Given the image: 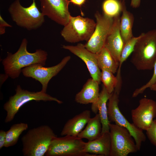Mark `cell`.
<instances>
[{"label":"cell","mask_w":156,"mask_h":156,"mask_svg":"<svg viewBox=\"0 0 156 156\" xmlns=\"http://www.w3.org/2000/svg\"><path fill=\"white\" fill-rule=\"evenodd\" d=\"M141 0H131L130 6L133 8H138L140 4Z\"/></svg>","instance_id":"obj_32"},{"label":"cell","mask_w":156,"mask_h":156,"mask_svg":"<svg viewBox=\"0 0 156 156\" xmlns=\"http://www.w3.org/2000/svg\"><path fill=\"white\" fill-rule=\"evenodd\" d=\"M12 27V26L7 23L0 15V34H3L5 32V27Z\"/></svg>","instance_id":"obj_29"},{"label":"cell","mask_w":156,"mask_h":156,"mask_svg":"<svg viewBox=\"0 0 156 156\" xmlns=\"http://www.w3.org/2000/svg\"><path fill=\"white\" fill-rule=\"evenodd\" d=\"M85 142L77 136L66 135L54 138L45 155L46 156H96L84 152Z\"/></svg>","instance_id":"obj_7"},{"label":"cell","mask_w":156,"mask_h":156,"mask_svg":"<svg viewBox=\"0 0 156 156\" xmlns=\"http://www.w3.org/2000/svg\"><path fill=\"white\" fill-rule=\"evenodd\" d=\"M142 34V33L137 37L133 36L124 44L120 57L119 66L117 72V74H121V68L122 63L132 53L136 42Z\"/></svg>","instance_id":"obj_24"},{"label":"cell","mask_w":156,"mask_h":156,"mask_svg":"<svg viewBox=\"0 0 156 156\" xmlns=\"http://www.w3.org/2000/svg\"><path fill=\"white\" fill-rule=\"evenodd\" d=\"M146 131L149 140L152 144L156 146V119L153 120L150 126Z\"/></svg>","instance_id":"obj_28"},{"label":"cell","mask_w":156,"mask_h":156,"mask_svg":"<svg viewBox=\"0 0 156 156\" xmlns=\"http://www.w3.org/2000/svg\"><path fill=\"white\" fill-rule=\"evenodd\" d=\"M99 84L92 78L88 79L81 90L76 95L75 101L82 104L95 103L99 95Z\"/></svg>","instance_id":"obj_17"},{"label":"cell","mask_w":156,"mask_h":156,"mask_svg":"<svg viewBox=\"0 0 156 156\" xmlns=\"http://www.w3.org/2000/svg\"><path fill=\"white\" fill-rule=\"evenodd\" d=\"M112 94H109L103 86L97 102L92 104L91 106V109L94 113L96 114L99 111L102 127L101 133L109 131V124L110 122L108 116L107 103Z\"/></svg>","instance_id":"obj_19"},{"label":"cell","mask_w":156,"mask_h":156,"mask_svg":"<svg viewBox=\"0 0 156 156\" xmlns=\"http://www.w3.org/2000/svg\"><path fill=\"white\" fill-rule=\"evenodd\" d=\"M131 116L133 123L146 131L156 117V102L146 98L140 99L138 107L131 111Z\"/></svg>","instance_id":"obj_13"},{"label":"cell","mask_w":156,"mask_h":156,"mask_svg":"<svg viewBox=\"0 0 156 156\" xmlns=\"http://www.w3.org/2000/svg\"><path fill=\"white\" fill-rule=\"evenodd\" d=\"M119 95L114 91L108 100L107 107L109 120L110 122H114L115 124L126 128L133 137L139 151L142 143L146 140V137L142 130L129 122L120 112L118 105Z\"/></svg>","instance_id":"obj_9"},{"label":"cell","mask_w":156,"mask_h":156,"mask_svg":"<svg viewBox=\"0 0 156 156\" xmlns=\"http://www.w3.org/2000/svg\"><path fill=\"white\" fill-rule=\"evenodd\" d=\"M100 80L107 92L111 94L118 83V79L116 77H115L111 71L103 69L101 70Z\"/></svg>","instance_id":"obj_25"},{"label":"cell","mask_w":156,"mask_h":156,"mask_svg":"<svg viewBox=\"0 0 156 156\" xmlns=\"http://www.w3.org/2000/svg\"><path fill=\"white\" fill-rule=\"evenodd\" d=\"M103 13L113 18L120 14L121 12V5L118 0H105L102 4Z\"/></svg>","instance_id":"obj_26"},{"label":"cell","mask_w":156,"mask_h":156,"mask_svg":"<svg viewBox=\"0 0 156 156\" xmlns=\"http://www.w3.org/2000/svg\"><path fill=\"white\" fill-rule=\"evenodd\" d=\"M120 14L113 17L112 26L104 46L119 63L124 44L120 30Z\"/></svg>","instance_id":"obj_15"},{"label":"cell","mask_w":156,"mask_h":156,"mask_svg":"<svg viewBox=\"0 0 156 156\" xmlns=\"http://www.w3.org/2000/svg\"><path fill=\"white\" fill-rule=\"evenodd\" d=\"M110 149L111 138L109 131L101 133L97 138L85 142L84 152L99 156H109Z\"/></svg>","instance_id":"obj_16"},{"label":"cell","mask_w":156,"mask_h":156,"mask_svg":"<svg viewBox=\"0 0 156 156\" xmlns=\"http://www.w3.org/2000/svg\"><path fill=\"white\" fill-rule=\"evenodd\" d=\"M102 129L100 116L99 113L96 114L94 117L90 119L84 129L77 136L82 139H86L88 141H92L100 136Z\"/></svg>","instance_id":"obj_21"},{"label":"cell","mask_w":156,"mask_h":156,"mask_svg":"<svg viewBox=\"0 0 156 156\" xmlns=\"http://www.w3.org/2000/svg\"><path fill=\"white\" fill-rule=\"evenodd\" d=\"M8 10L12 20L18 26L28 30L38 29L44 22L45 16L38 10L35 0L27 7L21 5L20 0H15Z\"/></svg>","instance_id":"obj_4"},{"label":"cell","mask_w":156,"mask_h":156,"mask_svg":"<svg viewBox=\"0 0 156 156\" xmlns=\"http://www.w3.org/2000/svg\"><path fill=\"white\" fill-rule=\"evenodd\" d=\"M28 128V125L26 123L21 122L12 125L6 131V140L4 147L7 148L15 145L23 132Z\"/></svg>","instance_id":"obj_23"},{"label":"cell","mask_w":156,"mask_h":156,"mask_svg":"<svg viewBox=\"0 0 156 156\" xmlns=\"http://www.w3.org/2000/svg\"><path fill=\"white\" fill-rule=\"evenodd\" d=\"M70 58V56H66L59 64L50 67H44L39 64H34L23 68L22 72L24 76L31 77L39 81L42 85L41 91L46 93L49 81L63 68Z\"/></svg>","instance_id":"obj_11"},{"label":"cell","mask_w":156,"mask_h":156,"mask_svg":"<svg viewBox=\"0 0 156 156\" xmlns=\"http://www.w3.org/2000/svg\"><path fill=\"white\" fill-rule=\"evenodd\" d=\"M153 73L152 76L150 80L145 85L141 87L136 89L133 92L132 97H135L139 94L142 93L147 88H150L156 82V61L154 64L153 68Z\"/></svg>","instance_id":"obj_27"},{"label":"cell","mask_w":156,"mask_h":156,"mask_svg":"<svg viewBox=\"0 0 156 156\" xmlns=\"http://www.w3.org/2000/svg\"><path fill=\"white\" fill-rule=\"evenodd\" d=\"M96 25L94 31L89 40L84 44L91 52L96 53L104 47L107 38L112 26L113 18L97 11L94 14Z\"/></svg>","instance_id":"obj_10"},{"label":"cell","mask_w":156,"mask_h":156,"mask_svg":"<svg viewBox=\"0 0 156 156\" xmlns=\"http://www.w3.org/2000/svg\"><path fill=\"white\" fill-rule=\"evenodd\" d=\"M122 15L120 17V30L124 44L134 36L132 29L134 21L133 14L127 9L125 0H120Z\"/></svg>","instance_id":"obj_20"},{"label":"cell","mask_w":156,"mask_h":156,"mask_svg":"<svg viewBox=\"0 0 156 156\" xmlns=\"http://www.w3.org/2000/svg\"><path fill=\"white\" fill-rule=\"evenodd\" d=\"M15 91V94L10 96L8 101L3 105V108L7 112L5 120V123L12 121L21 107L32 101H54L59 104L63 103L62 101L41 90L37 92H30L22 89L19 85L17 86Z\"/></svg>","instance_id":"obj_5"},{"label":"cell","mask_w":156,"mask_h":156,"mask_svg":"<svg viewBox=\"0 0 156 156\" xmlns=\"http://www.w3.org/2000/svg\"><path fill=\"white\" fill-rule=\"evenodd\" d=\"M90 113V110H84L68 120L62 129L61 135L77 136L91 118Z\"/></svg>","instance_id":"obj_18"},{"label":"cell","mask_w":156,"mask_h":156,"mask_svg":"<svg viewBox=\"0 0 156 156\" xmlns=\"http://www.w3.org/2000/svg\"><path fill=\"white\" fill-rule=\"evenodd\" d=\"M57 136L49 126L43 125L29 130L22 137L24 156H44L53 139Z\"/></svg>","instance_id":"obj_2"},{"label":"cell","mask_w":156,"mask_h":156,"mask_svg":"<svg viewBox=\"0 0 156 156\" xmlns=\"http://www.w3.org/2000/svg\"><path fill=\"white\" fill-rule=\"evenodd\" d=\"M111 138L109 156H127L138 151L135 140L125 128L110 122Z\"/></svg>","instance_id":"obj_8"},{"label":"cell","mask_w":156,"mask_h":156,"mask_svg":"<svg viewBox=\"0 0 156 156\" xmlns=\"http://www.w3.org/2000/svg\"><path fill=\"white\" fill-rule=\"evenodd\" d=\"M96 23L92 19L80 16L70 17L68 23L61 31L64 40L70 43L88 41L95 29Z\"/></svg>","instance_id":"obj_6"},{"label":"cell","mask_w":156,"mask_h":156,"mask_svg":"<svg viewBox=\"0 0 156 156\" xmlns=\"http://www.w3.org/2000/svg\"><path fill=\"white\" fill-rule=\"evenodd\" d=\"M150 88L151 90L156 91V82Z\"/></svg>","instance_id":"obj_33"},{"label":"cell","mask_w":156,"mask_h":156,"mask_svg":"<svg viewBox=\"0 0 156 156\" xmlns=\"http://www.w3.org/2000/svg\"><path fill=\"white\" fill-rule=\"evenodd\" d=\"M62 48L81 59L86 65L91 78L100 83L101 71L98 65L96 53L88 50L81 43L75 46L64 45Z\"/></svg>","instance_id":"obj_14"},{"label":"cell","mask_w":156,"mask_h":156,"mask_svg":"<svg viewBox=\"0 0 156 156\" xmlns=\"http://www.w3.org/2000/svg\"><path fill=\"white\" fill-rule=\"evenodd\" d=\"M96 54L98 65L100 70H106L113 74L117 72L119 63L115 59L106 48L104 47Z\"/></svg>","instance_id":"obj_22"},{"label":"cell","mask_w":156,"mask_h":156,"mask_svg":"<svg viewBox=\"0 0 156 156\" xmlns=\"http://www.w3.org/2000/svg\"><path fill=\"white\" fill-rule=\"evenodd\" d=\"M156 61V29L142 33L136 42L131 61L139 70H151Z\"/></svg>","instance_id":"obj_3"},{"label":"cell","mask_w":156,"mask_h":156,"mask_svg":"<svg viewBox=\"0 0 156 156\" xmlns=\"http://www.w3.org/2000/svg\"><path fill=\"white\" fill-rule=\"evenodd\" d=\"M41 12L44 16L59 25L64 26L71 16L69 0H40Z\"/></svg>","instance_id":"obj_12"},{"label":"cell","mask_w":156,"mask_h":156,"mask_svg":"<svg viewBox=\"0 0 156 156\" xmlns=\"http://www.w3.org/2000/svg\"><path fill=\"white\" fill-rule=\"evenodd\" d=\"M156 92V91H155Z\"/></svg>","instance_id":"obj_34"},{"label":"cell","mask_w":156,"mask_h":156,"mask_svg":"<svg viewBox=\"0 0 156 156\" xmlns=\"http://www.w3.org/2000/svg\"><path fill=\"white\" fill-rule=\"evenodd\" d=\"M86 1V0H69L70 3L79 7L83 5Z\"/></svg>","instance_id":"obj_31"},{"label":"cell","mask_w":156,"mask_h":156,"mask_svg":"<svg viewBox=\"0 0 156 156\" xmlns=\"http://www.w3.org/2000/svg\"><path fill=\"white\" fill-rule=\"evenodd\" d=\"M27 39L23 38L18 51L14 54L8 52L7 56L2 61L5 73L12 79L18 77L22 69L29 66L35 64L45 65L47 52L40 49L30 53L27 49Z\"/></svg>","instance_id":"obj_1"},{"label":"cell","mask_w":156,"mask_h":156,"mask_svg":"<svg viewBox=\"0 0 156 156\" xmlns=\"http://www.w3.org/2000/svg\"><path fill=\"white\" fill-rule=\"evenodd\" d=\"M6 140V131L3 130L0 131V149L4 147Z\"/></svg>","instance_id":"obj_30"}]
</instances>
